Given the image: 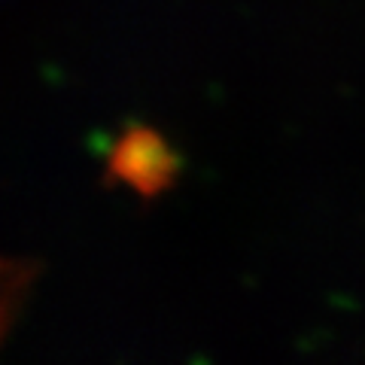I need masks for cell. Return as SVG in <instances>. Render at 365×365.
<instances>
[{"mask_svg":"<svg viewBox=\"0 0 365 365\" xmlns=\"http://www.w3.org/2000/svg\"><path fill=\"white\" fill-rule=\"evenodd\" d=\"M107 177L140 198H158L180 177V155L150 125H131L107 155Z\"/></svg>","mask_w":365,"mask_h":365,"instance_id":"cell-1","label":"cell"},{"mask_svg":"<svg viewBox=\"0 0 365 365\" xmlns=\"http://www.w3.org/2000/svg\"><path fill=\"white\" fill-rule=\"evenodd\" d=\"M40 268L28 259H9L0 256V344H4L6 332L13 329L16 317L25 307V299L37 280Z\"/></svg>","mask_w":365,"mask_h":365,"instance_id":"cell-2","label":"cell"}]
</instances>
